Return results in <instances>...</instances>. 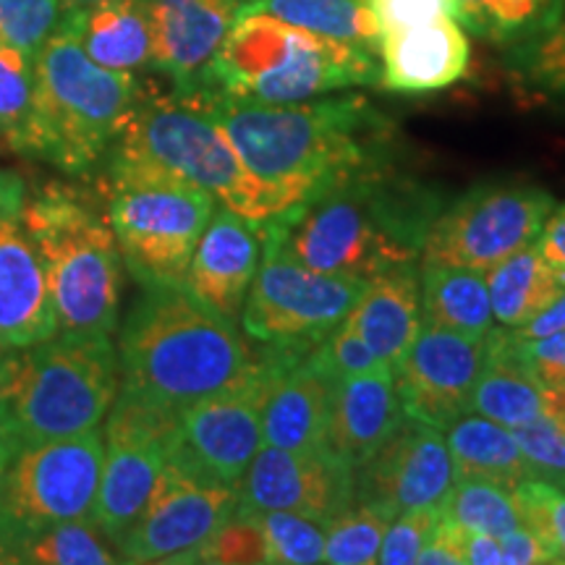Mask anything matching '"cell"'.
<instances>
[{"mask_svg": "<svg viewBox=\"0 0 565 565\" xmlns=\"http://www.w3.org/2000/svg\"><path fill=\"white\" fill-rule=\"evenodd\" d=\"M200 92L246 171L312 194L345 173L383 160L391 126L364 97H322L288 105L244 103Z\"/></svg>", "mask_w": 565, "mask_h": 565, "instance_id": "2", "label": "cell"}, {"mask_svg": "<svg viewBox=\"0 0 565 565\" xmlns=\"http://www.w3.org/2000/svg\"><path fill=\"white\" fill-rule=\"evenodd\" d=\"M440 511L435 508H419V511H406L391 519L387 532L380 545L377 563L383 565H412L419 561L422 547L427 545L429 534L435 532Z\"/></svg>", "mask_w": 565, "mask_h": 565, "instance_id": "44", "label": "cell"}, {"mask_svg": "<svg viewBox=\"0 0 565 565\" xmlns=\"http://www.w3.org/2000/svg\"><path fill=\"white\" fill-rule=\"evenodd\" d=\"M505 335L515 359L545 391L565 387V330L545 338H519L505 328Z\"/></svg>", "mask_w": 565, "mask_h": 565, "instance_id": "45", "label": "cell"}, {"mask_svg": "<svg viewBox=\"0 0 565 565\" xmlns=\"http://www.w3.org/2000/svg\"><path fill=\"white\" fill-rule=\"evenodd\" d=\"M242 9L263 11L270 17L288 21L322 38L349 42L377 55L380 32L377 19L366 0H244Z\"/></svg>", "mask_w": 565, "mask_h": 565, "instance_id": "31", "label": "cell"}, {"mask_svg": "<svg viewBox=\"0 0 565 565\" xmlns=\"http://www.w3.org/2000/svg\"><path fill=\"white\" fill-rule=\"evenodd\" d=\"M61 19L74 24L84 53L100 66L126 74L152 68V30L141 0H110Z\"/></svg>", "mask_w": 565, "mask_h": 565, "instance_id": "27", "label": "cell"}, {"mask_svg": "<svg viewBox=\"0 0 565 565\" xmlns=\"http://www.w3.org/2000/svg\"><path fill=\"white\" fill-rule=\"evenodd\" d=\"M9 353H11V349H6V345L0 343V372H3V364H6V359H9Z\"/></svg>", "mask_w": 565, "mask_h": 565, "instance_id": "54", "label": "cell"}, {"mask_svg": "<svg viewBox=\"0 0 565 565\" xmlns=\"http://www.w3.org/2000/svg\"><path fill=\"white\" fill-rule=\"evenodd\" d=\"M45 270L61 330L113 333L121 303V254L110 221L63 183H47L21 210Z\"/></svg>", "mask_w": 565, "mask_h": 565, "instance_id": "8", "label": "cell"}, {"mask_svg": "<svg viewBox=\"0 0 565 565\" xmlns=\"http://www.w3.org/2000/svg\"><path fill=\"white\" fill-rule=\"evenodd\" d=\"M238 511H288L333 521L353 503V469L330 450H288L263 445L236 484Z\"/></svg>", "mask_w": 565, "mask_h": 565, "instance_id": "17", "label": "cell"}, {"mask_svg": "<svg viewBox=\"0 0 565 565\" xmlns=\"http://www.w3.org/2000/svg\"><path fill=\"white\" fill-rule=\"evenodd\" d=\"M139 92L137 74L110 71L92 61L74 24L61 19L34 53L32 118L24 154L66 173H87L121 137Z\"/></svg>", "mask_w": 565, "mask_h": 565, "instance_id": "5", "label": "cell"}, {"mask_svg": "<svg viewBox=\"0 0 565 565\" xmlns=\"http://www.w3.org/2000/svg\"><path fill=\"white\" fill-rule=\"evenodd\" d=\"M349 320L374 356L387 370H395L424 322L419 265L408 263L372 278L353 303Z\"/></svg>", "mask_w": 565, "mask_h": 565, "instance_id": "25", "label": "cell"}, {"mask_svg": "<svg viewBox=\"0 0 565 565\" xmlns=\"http://www.w3.org/2000/svg\"><path fill=\"white\" fill-rule=\"evenodd\" d=\"M445 443L456 479H490L513 490L524 479L536 477L513 429L479 414L466 412L445 427Z\"/></svg>", "mask_w": 565, "mask_h": 565, "instance_id": "28", "label": "cell"}, {"mask_svg": "<svg viewBox=\"0 0 565 565\" xmlns=\"http://www.w3.org/2000/svg\"><path fill=\"white\" fill-rule=\"evenodd\" d=\"M422 565H463L466 563V529L440 513L435 532L429 534L427 545L422 547Z\"/></svg>", "mask_w": 565, "mask_h": 565, "instance_id": "47", "label": "cell"}, {"mask_svg": "<svg viewBox=\"0 0 565 565\" xmlns=\"http://www.w3.org/2000/svg\"><path fill=\"white\" fill-rule=\"evenodd\" d=\"M536 249L545 254L550 265L565 275V204L550 212V217L542 225V233L536 236Z\"/></svg>", "mask_w": 565, "mask_h": 565, "instance_id": "49", "label": "cell"}, {"mask_svg": "<svg viewBox=\"0 0 565 565\" xmlns=\"http://www.w3.org/2000/svg\"><path fill=\"white\" fill-rule=\"evenodd\" d=\"M404 419L406 412L395 391L393 370L377 366L366 374H356L333 387L324 450L356 469Z\"/></svg>", "mask_w": 565, "mask_h": 565, "instance_id": "24", "label": "cell"}, {"mask_svg": "<svg viewBox=\"0 0 565 565\" xmlns=\"http://www.w3.org/2000/svg\"><path fill=\"white\" fill-rule=\"evenodd\" d=\"M387 524H391V519H387L385 513H380L377 508L353 500L345 511L338 513L333 521H328L322 563H330V565L377 563V553H380V545H383Z\"/></svg>", "mask_w": 565, "mask_h": 565, "instance_id": "36", "label": "cell"}, {"mask_svg": "<svg viewBox=\"0 0 565 565\" xmlns=\"http://www.w3.org/2000/svg\"><path fill=\"white\" fill-rule=\"evenodd\" d=\"M515 440L532 463L534 475L561 482L565 477V427L553 416L542 412L536 419L513 429Z\"/></svg>", "mask_w": 565, "mask_h": 565, "instance_id": "43", "label": "cell"}, {"mask_svg": "<svg viewBox=\"0 0 565 565\" xmlns=\"http://www.w3.org/2000/svg\"><path fill=\"white\" fill-rule=\"evenodd\" d=\"M270 383L265 351L249 377L183 408L175 419L168 461L212 482L236 487L263 448V404Z\"/></svg>", "mask_w": 565, "mask_h": 565, "instance_id": "14", "label": "cell"}, {"mask_svg": "<svg viewBox=\"0 0 565 565\" xmlns=\"http://www.w3.org/2000/svg\"><path fill=\"white\" fill-rule=\"evenodd\" d=\"M315 345H270L265 356L270 362L263 404V443L288 450L324 448L333 383L309 364L307 353Z\"/></svg>", "mask_w": 565, "mask_h": 565, "instance_id": "20", "label": "cell"}, {"mask_svg": "<svg viewBox=\"0 0 565 565\" xmlns=\"http://www.w3.org/2000/svg\"><path fill=\"white\" fill-rule=\"evenodd\" d=\"M513 500L521 524L545 545L553 563L565 565V487L532 477L513 487Z\"/></svg>", "mask_w": 565, "mask_h": 565, "instance_id": "39", "label": "cell"}, {"mask_svg": "<svg viewBox=\"0 0 565 565\" xmlns=\"http://www.w3.org/2000/svg\"><path fill=\"white\" fill-rule=\"evenodd\" d=\"M511 74L536 100L565 103V13L545 32L511 47Z\"/></svg>", "mask_w": 565, "mask_h": 565, "instance_id": "35", "label": "cell"}, {"mask_svg": "<svg viewBox=\"0 0 565 565\" xmlns=\"http://www.w3.org/2000/svg\"><path fill=\"white\" fill-rule=\"evenodd\" d=\"M422 320L463 335L494 328L490 288L482 270L456 265H422Z\"/></svg>", "mask_w": 565, "mask_h": 565, "instance_id": "30", "label": "cell"}, {"mask_svg": "<svg viewBox=\"0 0 565 565\" xmlns=\"http://www.w3.org/2000/svg\"><path fill=\"white\" fill-rule=\"evenodd\" d=\"M555 210V196L536 183L490 181L437 212L422 246V265L490 270L532 246Z\"/></svg>", "mask_w": 565, "mask_h": 565, "instance_id": "11", "label": "cell"}, {"mask_svg": "<svg viewBox=\"0 0 565 565\" xmlns=\"http://www.w3.org/2000/svg\"><path fill=\"white\" fill-rule=\"evenodd\" d=\"M236 505V487L202 479L168 461L145 513L116 545L118 557L121 563H192Z\"/></svg>", "mask_w": 565, "mask_h": 565, "instance_id": "15", "label": "cell"}, {"mask_svg": "<svg viewBox=\"0 0 565 565\" xmlns=\"http://www.w3.org/2000/svg\"><path fill=\"white\" fill-rule=\"evenodd\" d=\"M454 479L443 429L406 416L395 433L353 469V500L377 508L387 519L419 508L440 511Z\"/></svg>", "mask_w": 565, "mask_h": 565, "instance_id": "16", "label": "cell"}, {"mask_svg": "<svg viewBox=\"0 0 565 565\" xmlns=\"http://www.w3.org/2000/svg\"><path fill=\"white\" fill-rule=\"evenodd\" d=\"M259 263L263 225L217 204L196 244L183 288L223 320L236 322Z\"/></svg>", "mask_w": 565, "mask_h": 565, "instance_id": "21", "label": "cell"}, {"mask_svg": "<svg viewBox=\"0 0 565 565\" xmlns=\"http://www.w3.org/2000/svg\"><path fill=\"white\" fill-rule=\"evenodd\" d=\"M487 335H463L422 322L406 356L393 370L406 416L445 429L469 412L471 391L484 366Z\"/></svg>", "mask_w": 565, "mask_h": 565, "instance_id": "18", "label": "cell"}, {"mask_svg": "<svg viewBox=\"0 0 565 565\" xmlns=\"http://www.w3.org/2000/svg\"><path fill=\"white\" fill-rule=\"evenodd\" d=\"M561 330H565V288L557 294L553 303H547L540 315L532 317L526 324H521V328H515L513 333L519 338H545L561 333Z\"/></svg>", "mask_w": 565, "mask_h": 565, "instance_id": "50", "label": "cell"}, {"mask_svg": "<svg viewBox=\"0 0 565 565\" xmlns=\"http://www.w3.org/2000/svg\"><path fill=\"white\" fill-rule=\"evenodd\" d=\"M116 393L118 351L108 333L63 330L11 349L0 372V401L24 443L97 429Z\"/></svg>", "mask_w": 565, "mask_h": 565, "instance_id": "7", "label": "cell"}, {"mask_svg": "<svg viewBox=\"0 0 565 565\" xmlns=\"http://www.w3.org/2000/svg\"><path fill=\"white\" fill-rule=\"evenodd\" d=\"M103 3H110V0H61V17H74V13H84Z\"/></svg>", "mask_w": 565, "mask_h": 565, "instance_id": "53", "label": "cell"}, {"mask_svg": "<svg viewBox=\"0 0 565 565\" xmlns=\"http://www.w3.org/2000/svg\"><path fill=\"white\" fill-rule=\"evenodd\" d=\"M192 563H265V536L257 515L236 508Z\"/></svg>", "mask_w": 565, "mask_h": 565, "instance_id": "42", "label": "cell"}, {"mask_svg": "<svg viewBox=\"0 0 565 565\" xmlns=\"http://www.w3.org/2000/svg\"><path fill=\"white\" fill-rule=\"evenodd\" d=\"M110 228L129 273L145 288H183L215 196L126 162H110Z\"/></svg>", "mask_w": 565, "mask_h": 565, "instance_id": "9", "label": "cell"}, {"mask_svg": "<svg viewBox=\"0 0 565 565\" xmlns=\"http://www.w3.org/2000/svg\"><path fill=\"white\" fill-rule=\"evenodd\" d=\"M152 30V68L173 89H202L210 63L236 24L244 0H141Z\"/></svg>", "mask_w": 565, "mask_h": 565, "instance_id": "19", "label": "cell"}, {"mask_svg": "<svg viewBox=\"0 0 565 565\" xmlns=\"http://www.w3.org/2000/svg\"><path fill=\"white\" fill-rule=\"evenodd\" d=\"M61 21V0H0V47L32 55Z\"/></svg>", "mask_w": 565, "mask_h": 565, "instance_id": "41", "label": "cell"}, {"mask_svg": "<svg viewBox=\"0 0 565 565\" xmlns=\"http://www.w3.org/2000/svg\"><path fill=\"white\" fill-rule=\"evenodd\" d=\"M108 536L100 526L84 515V519L63 521L47 526L19 547L13 563L30 565H110L121 563L118 550L110 547Z\"/></svg>", "mask_w": 565, "mask_h": 565, "instance_id": "33", "label": "cell"}, {"mask_svg": "<svg viewBox=\"0 0 565 565\" xmlns=\"http://www.w3.org/2000/svg\"><path fill=\"white\" fill-rule=\"evenodd\" d=\"M492 317L500 328L515 330L536 317L565 288V275L550 265L536 244L524 246L484 270Z\"/></svg>", "mask_w": 565, "mask_h": 565, "instance_id": "29", "label": "cell"}, {"mask_svg": "<svg viewBox=\"0 0 565 565\" xmlns=\"http://www.w3.org/2000/svg\"><path fill=\"white\" fill-rule=\"evenodd\" d=\"M561 484H563V487H565V477H563V479H561Z\"/></svg>", "mask_w": 565, "mask_h": 565, "instance_id": "55", "label": "cell"}, {"mask_svg": "<svg viewBox=\"0 0 565 565\" xmlns=\"http://www.w3.org/2000/svg\"><path fill=\"white\" fill-rule=\"evenodd\" d=\"M17 443H19L17 427H13L9 412H6L3 401H0V463H3V458L11 454V448Z\"/></svg>", "mask_w": 565, "mask_h": 565, "instance_id": "52", "label": "cell"}, {"mask_svg": "<svg viewBox=\"0 0 565 565\" xmlns=\"http://www.w3.org/2000/svg\"><path fill=\"white\" fill-rule=\"evenodd\" d=\"M110 158V162L150 168L192 183L215 196L217 204L259 225L280 217L309 196L301 189L267 183L246 171L200 92L171 89L160 95L141 87Z\"/></svg>", "mask_w": 565, "mask_h": 565, "instance_id": "4", "label": "cell"}, {"mask_svg": "<svg viewBox=\"0 0 565 565\" xmlns=\"http://www.w3.org/2000/svg\"><path fill=\"white\" fill-rule=\"evenodd\" d=\"M466 30L494 45H519L545 32L565 13V0H450Z\"/></svg>", "mask_w": 565, "mask_h": 565, "instance_id": "32", "label": "cell"}, {"mask_svg": "<svg viewBox=\"0 0 565 565\" xmlns=\"http://www.w3.org/2000/svg\"><path fill=\"white\" fill-rule=\"evenodd\" d=\"M445 519L456 521L466 532L503 536L521 524L513 490L490 479H456L440 508Z\"/></svg>", "mask_w": 565, "mask_h": 565, "instance_id": "34", "label": "cell"}, {"mask_svg": "<svg viewBox=\"0 0 565 565\" xmlns=\"http://www.w3.org/2000/svg\"><path fill=\"white\" fill-rule=\"evenodd\" d=\"M175 419L179 414L154 406L126 387L116 393L105 424L100 487L89 513L113 545L124 540L150 503L168 463Z\"/></svg>", "mask_w": 565, "mask_h": 565, "instance_id": "12", "label": "cell"}, {"mask_svg": "<svg viewBox=\"0 0 565 565\" xmlns=\"http://www.w3.org/2000/svg\"><path fill=\"white\" fill-rule=\"evenodd\" d=\"M307 359L309 364H315L333 385L343 383V380L349 377H356V374L377 370V366H385L377 356H374V351L366 345L362 333L353 328L349 315H345L328 335H322L320 341L315 343V349L307 353Z\"/></svg>", "mask_w": 565, "mask_h": 565, "instance_id": "40", "label": "cell"}, {"mask_svg": "<svg viewBox=\"0 0 565 565\" xmlns=\"http://www.w3.org/2000/svg\"><path fill=\"white\" fill-rule=\"evenodd\" d=\"M103 461L100 429L13 445L0 463V563L42 529L89 515Z\"/></svg>", "mask_w": 565, "mask_h": 565, "instance_id": "10", "label": "cell"}, {"mask_svg": "<svg viewBox=\"0 0 565 565\" xmlns=\"http://www.w3.org/2000/svg\"><path fill=\"white\" fill-rule=\"evenodd\" d=\"M466 563L469 565H503L500 536L466 532Z\"/></svg>", "mask_w": 565, "mask_h": 565, "instance_id": "51", "label": "cell"}, {"mask_svg": "<svg viewBox=\"0 0 565 565\" xmlns=\"http://www.w3.org/2000/svg\"><path fill=\"white\" fill-rule=\"evenodd\" d=\"M440 204L385 162L345 173L263 223V244L309 270L370 282L393 267L419 263Z\"/></svg>", "mask_w": 565, "mask_h": 565, "instance_id": "1", "label": "cell"}, {"mask_svg": "<svg viewBox=\"0 0 565 565\" xmlns=\"http://www.w3.org/2000/svg\"><path fill=\"white\" fill-rule=\"evenodd\" d=\"M500 550H503V563L511 565H536V563H553V557L536 536L526 526L513 529L500 536Z\"/></svg>", "mask_w": 565, "mask_h": 565, "instance_id": "48", "label": "cell"}, {"mask_svg": "<svg viewBox=\"0 0 565 565\" xmlns=\"http://www.w3.org/2000/svg\"><path fill=\"white\" fill-rule=\"evenodd\" d=\"M364 286L345 275L309 270L263 244V263L242 309L244 330L259 343L315 345L351 312Z\"/></svg>", "mask_w": 565, "mask_h": 565, "instance_id": "13", "label": "cell"}, {"mask_svg": "<svg viewBox=\"0 0 565 565\" xmlns=\"http://www.w3.org/2000/svg\"><path fill=\"white\" fill-rule=\"evenodd\" d=\"M265 536V563L273 565H312L324 555V521L288 511L254 513Z\"/></svg>", "mask_w": 565, "mask_h": 565, "instance_id": "38", "label": "cell"}, {"mask_svg": "<svg viewBox=\"0 0 565 565\" xmlns=\"http://www.w3.org/2000/svg\"><path fill=\"white\" fill-rule=\"evenodd\" d=\"M377 87L424 95L450 87L469 71L471 47L456 17H440L380 38Z\"/></svg>", "mask_w": 565, "mask_h": 565, "instance_id": "23", "label": "cell"}, {"mask_svg": "<svg viewBox=\"0 0 565 565\" xmlns=\"http://www.w3.org/2000/svg\"><path fill=\"white\" fill-rule=\"evenodd\" d=\"M58 330L45 270L21 212H0V343L24 349Z\"/></svg>", "mask_w": 565, "mask_h": 565, "instance_id": "22", "label": "cell"}, {"mask_svg": "<svg viewBox=\"0 0 565 565\" xmlns=\"http://www.w3.org/2000/svg\"><path fill=\"white\" fill-rule=\"evenodd\" d=\"M34 58L0 47V147L24 154L32 118Z\"/></svg>", "mask_w": 565, "mask_h": 565, "instance_id": "37", "label": "cell"}, {"mask_svg": "<svg viewBox=\"0 0 565 565\" xmlns=\"http://www.w3.org/2000/svg\"><path fill=\"white\" fill-rule=\"evenodd\" d=\"M370 11L377 19L380 32H398L408 26L427 24L440 17H454L450 0H366Z\"/></svg>", "mask_w": 565, "mask_h": 565, "instance_id": "46", "label": "cell"}, {"mask_svg": "<svg viewBox=\"0 0 565 565\" xmlns=\"http://www.w3.org/2000/svg\"><path fill=\"white\" fill-rule=\"evenodd\" d=\"M469 412L503 424L521 427L545 412V387L515 359L505 328H492L487 335V356L471 391Z\"/></svg>", "mask_w": 565, "mask_h": 565, "instance_id": "26", "label": "cell"}, {"mask_svg": "<svg viewBox=\"0 0 565 565\" xmlns=\"http://www.w3.org/2000/svg\"><path fill=\"white\" fill-rule=\"evenodd\" d=\"M259 356L186 288H145L118 343L126 391L181 414L249 377Z\"/></svg>", "mask_w": 565, "mask_h": 565, "instance_id": "3", "label": "cell"}, {"mask_svg": "<svg viewBox=\"0 0 565 565\" xmlns=\"http://www.w3.org/2000/svg\"><path fill=\"white\" fill-rule=\"evenodd\" d=\"M377 82L380 58L372 51L242 9L202 89L244 103L288 105Z\"/></svg>", "mask_w": 565, "mask_h": 565, "instance_id": "6", "label": "cell"}]
</instances>
